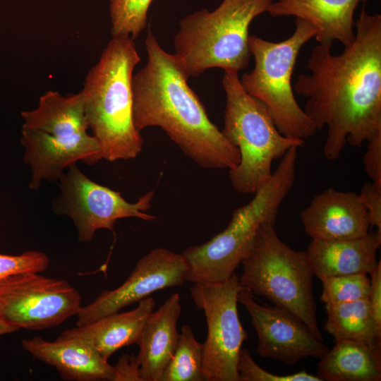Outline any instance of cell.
Instances as JSON below:
<instances>
[{
	"mask_svg": "<svg viewBox=\"0 0 381 381\" xmlns=\"http://www.w3.org/2000/svg\"><path fill=\"white\" fill-rule=\"evenodd\" d=\"M353 42L339 54L318 44L308 57V74L293 86L307 98L303 109L327 133L323 154L338 159L347 144L360 147L381 130V15L363 6Z\"/></svg>",
	"mask_w": 381,
	"mask_h": 381,
	"instance_id": "obj_1",
	"label": "cell"
},
{
	"mask_svg": "<svg viewBox=\"0 0 381 381\" xmlns=\"http://www.w3.org/2000/svg\"><path fill=\"white\" fill-rule=\"evenodd\" d=\"M146 65L133 75V114L136 128H162L188 157L205 169L234 168L238 149L212 122L175 55L166 52L149 28Z\"/></svg>",
	"mask_w": 381,
	"mask_h": 381,
	"instance_id": "obj_2",
	"label": "cell"
},
{
	"mask_svg": "<svg viewBox=\"0 0 381 381\" xmlns=\"http://www.w3.org/2000/svg\"><path fill=\"white\" fill-rule=\"evenodd\" d=\"M140 61L133 39L112 37L80 91L89 128L100 146L102 159L109 162L134 159L143 149L133 114V72Z\"/></svg>",
	"mask_w": 381,
	"mask_h": 381,
	"instance_id": "obj_3",
	"label": "cell"
},
{
	"mask_svg": "<svg viewBox=\"0 0 381 381\" xmlns=\"http://www.w3.org/2000/svg\"><path fill=\"white\" fill-rule=\"evenodd\" d=\"M298 147L282 158L270 178L246 205L234 210L227 226L203 243L182 253L186 282L213 284L229 279L250 253L261 227L275 224L281 205L296 180Z\"/></svg>",
	"mask_w": 381,
	"mask_h": 381,
	"instance_id": "obj_4",
	"label": "cell"
},
{
	"mask_svg": "<svg viewBox=\"0 0 381 381\" xmlns=\"http://www.w3.org/2000/svg\"><path fill=\"white\" fill-rule=\"evenodd\" d=\"M275 0H222L182 18L174 36L175 55L188 78L219 68L238 73L248 65L249 28Z\"/></svg>",
	"mask_w": 381,
	"mask_h": 381,
	"instance_id": "obj_5",
	"label": "cell"
},
{
	"mask_svg": "<svg viewBox=\"0 0 381 381\" xmlns=\"http://www.w3.org/2000/svg\"><path fill=\"white\" fill-rule=\"evenodd\" d=\"M226 94L222 132L238 150L240 160L229 169V179L239 193L254 194L272 176V162L305 141L282 134L265 106L247 93L235 71H224Z\"/></svg>",
	"mask_w": 381,
	"mask_h": 381,
	"instance_id": "obj_6",
	"label": "cell"
},
{
	"mask_svg": "<svg viewBox=\"0 0 381 381\" xmlns=\"http://www.w3.org/2000/svg\"><path fill=\"white\" fill-rule=\"evenodd\" d=\"M274 224L268 223L260 229L241 262L240 284L254 295L290 311L323 341L313 291V265L306 251L295 250L279 238Z\"/></svg>",
	"mask_w": 381,
	"mask_h": 381,
	"instance_id": "obj_7",
	"label": "cell"
},
{
	"mask_svg": "<svg viewBox=\"0 0 381 381\" xmlns=\"http://www.w3.org/2000/svg\"><path fill=\"white\" fill-rule=\"evenodd\" d=\"M317 32L310 23L296 18L294 33L283 41L249 35L255 65L239 78L245 91L265 106L282 134L303 141L318 129L295 98L291 76L301 48Z\"/></svg>",
	"mask_w": 381,
	"mask_h": 381,
	"instance_id": "obj_8",
	"label": "cell"
},
{
	"mask_svg": "<svg viewBox=\"0 0 381 381\" xmlns=\"http://www.w3.org/2000/svg\"><path fill=\"white\" fill-rule=\"evenodd\" d=\"M241 287L238 275L234 273L222 282L194 283L190 290L195 306L205 313L207 326L202 343L204 380L239 381L238 358L248 338L238 314Z\"/></svg>",
	"mask_w": 381,
	"mask_h": 381,
	"instance_id": "obj_9",
	"label": "cell"
},
{
	"mask_svg": "<svg viewBox=\"0 0 381 381\" xmlns=\"http://www.w3.org/2000/svg\"><path fill=\"white\" fill-rule=\"evenodd\" d=\"M58 181L60 194L52 202V210L72 219L79 242L90 241L98 229L113 231L116 222L121 219H157L146 213L151 207L153 190L140 196L135 202H128L120 192L90 179L76 163L70 165Z\"/></svg>",
	"mask_w": 381,
	"mask_h": 381,
	"instance_id": "obj_10",
	"label": "cell"
},
{
	"mask_svg": "<svg viewBox=\"0 0 381 381\" xmlns=\"http://www.w3.org/2000/svg\"><path fill=\"white\" fill-rule=\"evenodd\" d=\"M81 307L80 293L65 280L32 272L0 280V320L17 330L54 327Z\"/></svg>",
	"mask_w": 381,
	"mask_h": 381,
	"instance_id": "obj_11",
	"label": "cell"
},
{
	"mask_svg": "<svg viewBox=\"0 0 381 381\" xmlns=\"http://www.w3.org/2000/svg\"><path fill=\"white\" fill-rule=\"evenodd\" d=\"M187 271L181 253L155 248L137 262L121 286L102 291L92 303L82 306L77 314L76 326L117 313L157 291L181 286L186 282Z\"/></svg>",
	"mask_w": 381,
	"mask_h": 381,
	"instance_id": "obj_12",
	"label": "cell"
},
{
	"mask_svg": "<svg viewBox=\"0 0 381 381\" xmlns=\"http://www.w3.org/2000/svg\"><path fill=\"white\" fill-rule=\"evenodd\" d=\"M238 303L247 310L257 335V353L286 365L308 357L322 358L329 350L308 327L290 311L257 303L254 294L242 286Z\"/></svg>",
	"mask_w": 381,
	"mask_h": 381,
	"instance_id": "obj_13",
	"label": "cell"
},
{
	"mask_svg": "<svg viewBox=\"0 0 381 381\" xmlns=\"http://www.w3.org/2000/svg\"><path fill=\"white\" fill-rule=\"evenodd\" d=\"M20 143L23 160L32 172L28 186L34 190L43 181H58L65 169L78 161L94 164L102 159L97 140L87 132L63 138L22 128Z\"/></svg>",
	"mask_w": 381,
	"mask_h": 381,
	"instance_id": "obj_14",
	"label": "cell"
},
{
	"mask_svg": "<svg viewBox=\"0 0 381 381\" xmlns=\"http://www.w3.org/2000/svg\"><path fill=\"white\" fill-rule=\"evenodd\" d=\"M306 233L312 239L339 241L366 236L368 214L358 193L328 188L315 195L301 212Z\"/></svg>",
	"mask_w": 381,
	"mask_h": 381,
	"instance_id": "obj_15",
	"label": "cell"
},
{
	"mask_svg": "<svg viewBox=\"0 0 381 381\" xmlns=\"http://www.w3.org/2000/svg\"><path fill=\"white\" fill-rule=\"evenodd\" d=\"M23 349L34 358L54 367L61 377L72 381H113L114 367L73 328L54 341L40 337L24 339Z\"/></svg>",
	"mask_w": 381,
	"mask_h": 381,
	"instance_id": "obj_16",
	"label": "cell"
},
{
	"mask_svg": "<svg viewBox=\"0 0 381 381\" xmlns=\"http://www.w3.org/2000/svg\"><path fill=\"white\" fill-rule=\"evenodd\" d=\"M368 0H275L267 12L273 17L294 16L315 28L318 44L332 47L339 42L344 47L355 36L354 12Z\"/></svg>",
	"mask_w": 381,
	"mask_h": 381,
	"instance_id": "obj_17",
	"label": "cell"
},
{
	"mask_svg": "<svg viewBox=\"0 0 381 381\" xmlns=\"http://www.w3.org/2000/svg\"><path fill=\"white\" fill-rule=\"evenodd\" d=\"M380 245L381 231L376 229L353 239H312L306 251L315 275L322 279L356 273L370 274L377 266L376 253Z\"/></svg>",
	"mask_w": 381,
	"mask_h": 381,
	"instance_id": "obj_18",
	"label": "cell"
},
{
	"mask_svg": "<svg viewBox=\"0 0 381 381\" xmlns=\"http://www.w3.org/2000/svg\"><path fill=\"white\" fill-rule=\"evenodd\" d=\"M181 312L180 296L174 293L148 317L136 355L143 381H162L178 344L176 325Z\"/></svg>",
	"mask_w": 381,
	"mask_h": 381,
	"instance_id": "obj_19",
	"label": "cell"
},
{
	"mask_svg": "<svg viewBox=\"0 0 381 381\" xmlns=\"http://www.w3.org/2000/svg\"><path fill=\"white\" fill-rule=\"evenodd\" d=\"M155 306L154 298L148 296L139 301L132 310L114 313L73 329L108 361L121 348L138 344L145 324Z\"/></svg>",
	"mask_w": 381,
	"mask_h": 381,
	"instance_id": "obj_20",
	"label": "cell"
},
{
	"mask_svg": "<svg viewBox=\"0 0 381 381\" xmlns=\"http://www.w3.org/2000/svg\"><path fill=\"white\" fill-rule=\"evenodd\" d=\"M320 358L317 376L328 381H380L381 345L340 339Z\"/></svg>",
	"mask_w": 381,
	"mask_h": 381,
	"instance_id": "obj_21",
	"label": "cell"
},
{
	"mask_svg": "<svg viewBox=\"0 0 381 381\" xmlns=\"http://www.w3.org/2000/svg\"><path fill=\"white\" fill-rule=\"evenodd\" d=\"M22 128L35 129L58 137H71L89 128L81 92L62 96L49 90L40 97L37 109L21 112Z\"/></svg>",
	"mask_w": 381,
	"mask_h": 381,
	"instance_id": "obj_22",
	"label": "cell"
},
{
	"mask_svg": "<svg viewBox=\"0 0 381 381\" xmlns=\"http://www.w3.org/2000/svg\"><path fill=\"white\" fill-rule=\"evenodd\" d=\"M324 329L337 341L351 339L381 345V329L375 321L368 298L338 304H326Z\"/></svg>",
	"mask_w": 381,
	"mask_h": 381,
	"instance_id": "obj_23",
	"label": "cell"
},
{
	"mask_svg": "<svg viewBox=\"0 0 381 381\" xmlns=\"http://www.w3.org/2000/svg\"><path fill=\"white\" fill-rule=\"evenodd\" d=\"M203 345L192 328L181 327L174 353L166 367L162 381H203Z\"/></svg>",
	"mask_w": 381,
	"mask_h": 381,
	"instance_id": "obj_24",
	"label": "cell"
},
{
	"mask_svg": "<svg viewBox=\"0 0 381 381\" xmlns=\"http://www.w3.org/2000/svg\"><path fill=\"white\" fill-rule=\"evenodd\" d=\"M153 0H109L112 37L133 40L147 26V11Z\"/></svg>",
	"mask_w": 381,
	"mask_h": 381,
	"instance_id": "obj_25",
	"label": "cell"
},
{
	"mask_svg": "<svg viewBox=\"0 0 381 381\" xmlns=\"http://www.w3.org/2000/svg\"><path fill=\"white\" fill-rule=\"evenodd\" d=\"M320 300L326 304H338L368 298L370 278L365 273H356L320 279Z\"/></svg>",
	"mask_w": 381,
	"mask_h": 381,
	"instance_id": "obj_26",
	"label": "cell"
},
{
	"mask_svg": "<svg viewBox=\"0 0 381 381\" xmlns=\"http://www.w3.org/2000/svg\"><path fill=\"white\" fill-rule=\"evenodd\" d=\"M239 381H322L317 375L306 370L289 375H277L259 366L248 349L241 348L237 363Z\"/></svg>",
	"mask_w": 381,
	"mask_h": 381,
	"instance_id": "obj_27",
	"label": "cell"
},
{
	"mask_svg": "<svg viewBox=\"0 0 381 381\" xmlns=\"http://www.w3.org/2000/svg\"><path fill=\"white\" fill-rule=\"evenodd\" d=\"M49 265L47 255L39 251L29 250L20 255L0 254V280L16 273H41Z\"/></svg>",
	"mask_w": 381,
	"mask_h": 381,
	"instance_id": "obj_28",
	"label": "cell"
},
{
	"mask_svg": "<svg viewBox=\"0 0 381 381\" xmlns=\"http://www.w3.org/2000/svg\"><path fill=\"white\" fill-rule=\"evenodd\" d=\"M363 155L365 171L375 186L381 190V130L366 141Z\"/></svg>",
	"mask_w": 381,
	"mask_h": 381,
	"instance_id": "obj_29",
	"label": "cell"
},
{
	"mask_svg": "<svg viewBox=\"0 0 381 381\" xmlns=\"http://www.w3.org/2000/svg\"><path fill=\"white\" fill-rule=\"evenodd\" d=\"M358 195L367 210L370 227L381 231V190L371 181H367L362 186Z\"/></svg>",
	"mask_w": 381,
	"mask_h": 381,
	"instance_id": "obj_30",
	"label": "cell"
},
{
	"mask_svg": "<svg viewBox=\"0 0 381 381\" xmlns=\"http://www.w3.org/2000/svg\"><path fill=\"white\" fill-rule=\"evenodd\" d=\"M113 367V381H143L136 355H122Z\"/></svg>",
	"mask_w": 381,
	"mask_h": 381,
	"instance_id": "obj_31",
	"label": "cell"
},
{
	"mask_svg": "<svg viewBox=\"0 0 381 381\" xmlns=\"http://www.w3.org/2000/svg\"><path fill=\"white\" fill-rule=\"evenodd\" d=\"M370 289L368 301L373 318L379 328L381 329V261L379 260L376 268L370 273Z\"/></svg>",
	"mask_w": 381,
	"mask_h": 381,
	"instance_id": "obj_32",
	"label": "cell"
},
{
	"mask_svg": "<svg viewBox=\"0 0 381 381\" xmlns=\"http://www.w3.org/2000/svg\"><path fill=\"white\" fill-rule=\"evenodd\" d=\"M18 330L0 320V336L13 333Z\"/></svg>",
	"mask_w": 381,
	"mask_h": 381,
	"instance_id": "obj_33",
	"label": "cell"
}]
</instances>
